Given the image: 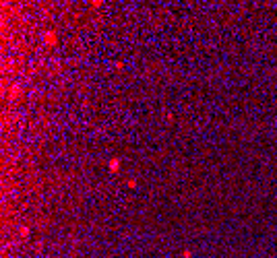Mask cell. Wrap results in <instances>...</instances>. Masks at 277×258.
<instances>
[{"instance_id":"obj_1","label":"cell","mask_w":277,"mask_h":258,"mask_svg":"<svg viewBox=\"0 0 277 258\" xmlns=\"http://www.w3.org/2000/svg\"><path fill=\"white\" fill-rule=\"evenodd\" d=\"M44 41H46L48 46H54V44H56V33H54V31L46 33V35H44Z\"/></svg>"},{"instance_id":"obj_2","label":"cell","mask_w":277,"mask_h":258,"mask_svg":"<svg viewBox=\"0 0 277 258\" xmlns=\"http://www.w3.org/2000/svg\"><path fill=\"white\" fill-rule=\"evenodd\" d=\"M118 167H120V159H112V161H110V169H112V171H118Z\"/></svg>"}]
</instances>
